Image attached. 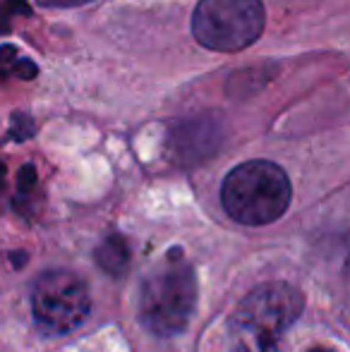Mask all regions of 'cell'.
Segmentation results:
<instances>
[{"mask_svg": "<svg viewBox=\"0 0 350 352\" xmlns=\"http://www.w3.org/2000/svg\"><path fill=\"white\" fill-rule=\"evenodd\" d=\"M303 309L305 295L290 283L271 280L254 287L230 316L228 352H276Z\"/></svg>", "mask_w": 350, "mask_h": 352, "instance_id": "1", "label": "cell"}, {"mask_svg": "<svg viewBox=\"0 0 350 352\" xmlns=\"http://www.w3.org/2000/svg\"><path fill=\"white\" fill-rule=\"evenodd\" d=\"M197 307V278L192 266L173 250L144 276L140 285L137 319L149 333L173 338L190 324Z\"/></svg>", "mask_w": 350, "mask_h": 352, "instance_id": "2", "label": "cell"}, {"mask_svg": "<svg viewBox=\"0 0 350 352\" xmlns=\"http://www.w3.org/2000/svg\"><path fill=\"white\" fill-rule=\"evenodd\" d=\"M293 187L281 166L271 161H248L226 175L221 204L235 223L269 226L288 211Z\"/></svg>", "mask_w": 350, "mask_h": 352, "instance_id": "3", "label": "cell"}, {"mask_svg": "<svg viewBox=\"0 0 350 352\" xmlns=\"http://www.w3.org/2000/svg\"><path fill=\"white\" fill-rule=\"evenodd\" d=\"M264 19L262 0H199L192 34L209 51L235 53L262 36Z\"/></svg>", "mask_w": 350, "mask_h": 352, "instance_id": "4", "label": "cell"}, {"mask_svg": "<svg viewBox=\"0 0 350 352\" xmlns=\"http://www.w3.org/2000/svg\"><path fill=\"white\" fill-rule=\"evenodd\" d=\"M91 309L87 283L67 269L41 274L32 287V314L46 336H65L82 326Z\"/></svg>", "mask_w": 350, "mask_h": 352, "instance_id": "5", "label": "cell"}, {"mask_svg": "<svg viewBox=\"0 0 350 352\" xmlns=\"http://www.w3.org/2000/svg\"><path fill=\"white\" fill-rule=\"evenodd\" d=\"M219 122L209 120V118H199V120H190V122H182L173 130V142L175 151L180 156H206L211 153L216 146H219Z\"/></svg>", "mask_w": 350, "mask_h": 352, "instance_id": "6", "label": "cell"}, {"mask_svg": "<svg viewBox=\"0 0 350 352\" xmlns=\"http://www.w3.org/2000/svg\"><path fill=\"white\" fill-rule=\"evenodd\" d=\"M96 264L106 271L108 276H122L130 266V247L125 237L111 235L96 250Z\"/></svg>", "mask_w": 350, "mask_h": 352, "instance_id": "7", "label": "cell"}, {"mask_svg": "<svg viewBox=\"0 0 350 352\" xmlns=\"http://www.w3.org/2000/svg\"><path fill=\"white\" fill-rule=\"evenodd\" d=\"M32 135H34V122L29 120L27 116H19L17 113V116L12 118V137L22 142V140H29Z\"/></svg>", "mask_w": 350, "mask_h": 352, "instance_id": "8", "label": "cell"}, {"mask_svg": "<svg viewBox=\"0 0 350 352\" xmlns=\"http://www.w3.org/2000/svg\"><path fill=\"white\" fill-rule=\"evenodd\" d=\"M12 72L17 74L19 79H34L39 74V67H36V63H32V60H14V65H12Z\"/></svg>", "mask_w": 350, "mask_h": 352, "instance_id": "9", "label": "cell"}, {"mask_svg": "<svg viewBox=\"0 0 350 352\" xmlns=\"http://www.w3.org/2000/svg\"><path fill=\"white\" fill-rule=\"evenodd\" d=\"M34 185H36V168L24 166L22 170H19V187H22V190H32Z\"/></svg>", "mask_w": 350, "mask_h": 352, "instance_id": "10", "label": "cell"}, {"mask_svg": "<svg viewBox=\"0 0 350 352\" xmlns=\"http://www.w3.org/2000/svg\"><path fill=\"white\" fill-rule=\"evenodd\" d=\"M36 3L46 5V8H77V5L91 3V0H36Z\"/></svg>", "mask_w": 350, "mask_h": 352, "instance_id": "11", "label": "cell"}, {"mask_svg": "<svg viewBox=\"0 0 350 352\" xmlns=\"http://www.w3.org/2000/svg\"><path fill=\"white\" fill-rule=\"evenodd\" d=\"M8 8L14 10V12H19V14H29V12H32V10H29V5H24V0H10Z\"/></svg>", "mask_w": 350, "mask_h": 352, "instance_id": "12", "label": "cell"}, {"mask_svg": "<svg viewBox=\"0 0 350 352\" xmlns=\"http://www.w3.org/2000/svg\"><path fill=\"white\" fill-rule=\"evenodd\" d=\"M14 56H17L14 46H0V63H10Z\"/></svg>", "mask_w": 350, "mask_h": 352, "instance_id": "13", "label": "cell"}, {"mask_svg": "<svg viewBox=\"0 0 350 352\" xmlns=\"http://www.w3.org/2000/svg\"><path fill=\"white\" fill-rule=\"evenodd\" d=\"M5 190V166L0 163V192Z\"/></svg>", "mask_w": 350, "mask_h": 352, "instance_id": "14", "label": "cell"}, {"mask_svg": "<svg viewBox=\"0 0 350 352\" xmlns=\"http://www.w3.org/2000/svg\"><path fill=\"white\" fill-rule=\"evenodd\" d=\"M309 352H333V350H329V348H312Z\"/></svg>", "mask_w": 350, "mask_h": 352, "instance_id": "15", "label": "cell"}]
</instances>
